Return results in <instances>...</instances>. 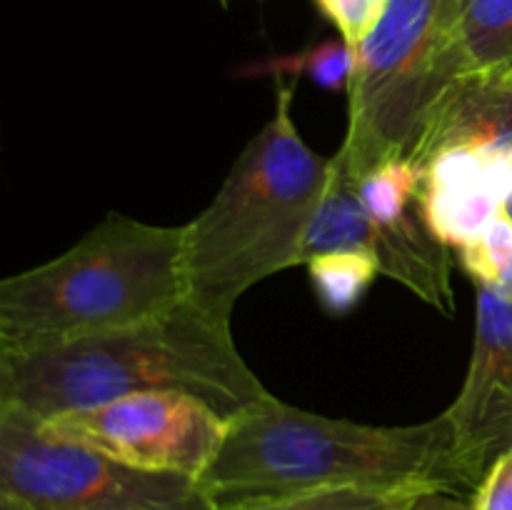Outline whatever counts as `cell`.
<instances>
[{
  "label": "cell",
  "mask_w": 512,
  "mask_h": 510,
  "mask_svg": "<svg viewBox=\"0 0 512 510\" xmlns=\"http://www.w3.org/2000/svg\"><path fill=\"white\" fill-rule=\"evenodd\" d=\"M200 483L215 508L330 488L460 498L478 488L445 413L415 425H363L293 408L275 395L230 420Z\"/></svg>",
  "instance_id": "6da1fadb"
},
{
  "label": "cell",
  "mask_w": 512,
  "mask_h": 510,
  "mask_svg": "<svg viewBox=\"0 0 512 510\" xmlns=\"http://www.w3.org/2000/svg\"><path fill=\"white\" fill-rule=\"evenodd\" d=\"M148 390L198 395L228 420L273 398L240 355L230 320L213 318L190 300L93 338L0 350V408L40 420Z\"/></svg>",
  "instance_id": "7a4b0ae2"
},
{
  "label": "cell",
  "mask_w": 512,
  "mask_h": 510,
  "mask_svg": "<svg viewBox=\"0 0 512 510\" xmlns=\"http://www.w3.org/2000/svg\"><path fill=\"white\" fill-rule=\"evenodd\" d=\"M298 80L275 83L268 123L248 140L208 208L185 223L188 300L230 320L253 285L305 263V240L330 183L293 118Z\"/></svg>",
  "instance_id": "3957f363"
},
{
  "label": "cell",
  "mask_w": 512,
  "mask_h": 510,
  "mask_svg": "<svg viewBox=\"0 0 512 510\" xmlns=\"http://www.w3.org/2000/svg\"><path fill=\"white\" fill-rule=\"evenodd\" d=\"M185 300V225L108 213L58 258L0 283V350L93 338Z\"/></svg>",
  "instance_id": "277c9868"
},
{
  "label": "cell",
  "mask_w": 512,
  "mask_h": 510,
  "mask_svg": "<svg viewBox=\"0 0 512 510\" xmlns=\"http://www.w3.org/2000/svg\"><path fill=\"white\" fill-rule=\"evenodd\" d=\"M458 23L460 0H390L358 48L338 150L355 180L385 160L413 158L443 100L470 73Z\"/></svg>",
  "instance_id": "5b68a950"
},
{
  "label": "cell",
  "mask_w": 512,
  "mask_h": 510,
  "mask_svg": "<svg viewBox=\"0 0 512 510\" xmlns=\"http://www.w3.org/2000/svg\"><path fill=\"white\" fill-rule=\"evenodd\" d=\"M0 490L35 510H218L198 478L55 438L18 408H0Z\"/></svg>",
  "instance_id": "8992f818"
},
{
  "label": "cell",
  "mask_w": 512,
  "mask_h": 510,
  "mask_svg": "<svg viewBox=\"0 0 512 510\" xmlns=\"http://www.w3.org/2000/svg\"><path fill=\"white\" fill-rule=\"evenodd\" d=\"M55 438L145 470L203 478L228 438L230 420L183 390H148L40 420Z\"/></svg>",
  "instance_id": "52a82bcc"
},
{
  "label": "cell",
  "mask_w": 512,
  "mask_h": 510,
  "mask_svg": "<svg viewBox=\"0 0 512 510\" xmlns=\"http://www.w3.org/2000/svg\"><path fill=\"white\" fill-rule=\"evenodd\" d=\"M475 335L463 388L445 415L465 468L480 483L488 465L512 448V298L475 285Z\"/></svg>",
  "instance_id": "ba28073f"
},
{
  "label": "cell",
  "mask_w": 512,
  "mask_h": 510,
  "mask_svg": "<svg viewBox=\"0 0 512 510\" xmlns=\"http://www.w3.org/2000/svg\"><path fill=\"white\" fill-rule=\"evenodd\" d=\"M413 160L423 168L420 215L450 250L473 243L512 200L510 145L455 140Z\"/></svg>",
  "instance_id": "9c48e42d"
},
{
  "label": "cell",
  "mask_w": 512,
  "mask_h": 510,
  "mask_svg": "<svg viewBox=\"0 0 512 510\" xmlns=\"http://www.w3.org/2000/svg\"><path fill=\"white\" fill-rule=\"evenodd\" d=\"M368 253L378 260L380 275L408 288L443 315H453L455 295L450 283V268H453L450 248L430 233L420 208L395 225L373 223Z\"/></svg>",
  "instance_id": "30bf717a"
},
{
  "label": "cell",
  "mask_w": 512,
  "mask_h": 510,
  "mask_svg": "<svg viewBox=\"0 0 512 510\" xmlns=\"http://www.w3.org/2000/svg\"><path fill=\"white\" fill-rule=\"evenodd\" d=\"M355 73V53L348 48L343 38L323 40L300 53L273 55V58L255 60L240 68L243 78H268L273 83L278 80H313L318 88L330 93H348Z\"/></svg>",
  "instance_id": "8fae6325"
},
{
  "label": "cell",
  "mask_w": 512,
  "mask_h": 510,
  "mask_svg": "<svg viewBox=\"0 0 512 510\" xmlns=\"http://www.w3.org/2000/svg\"><path fill=\"white\" fill-rule=\"evenodd\" d=\"M458 30L470 73L512 68V0H460Z\"/></svg>",
  "instance_id": "7c38bea8"
},
{
  "label": "cell",
  "mask_w": 512,
  "mask_h": 510,
  "mask_svg": "<svg viewBox=\"0 0 512 510\" xmlns=\"http://www.w3.org/2000/svg\"><path fill=\"white\" fill-rule=\"evenodd\" d=\"M305 268L320 308L335 318L358 308L380 275L378 260L368 250H330L310 258Z\"/></svg>",
  "instance_id": "4fadbf2b"
},
{
  "label": "cell",
  "mask_w": 512,
  "mask_h": 510,
  "mask_svg": "<svg viewBox=\"0 0 512 510\" xmlns=\"http://www.w3.org/2000/svg\"><path fill=\"white\" fill-rule=\"evenodd\" d=\"M420 188L423 168L413 158H393L358 180V198L373 223L395 225L418 208Z\"/></svg>",
  "instance_id": "5bb4252c"
},
{
  "label": "cell",
  "mask_w": 512,
  "mask_h": 510,
  "mask_svg": "<svg viewBox=\"0 0 512 510\" xmlns=\"http://www.w3.org/2000/svg\"><path fill=\"white\" fill-rule=\"evenodd\" d=\"M420 495L425 493L378 488H330L283 495V498L253 500V503H240L218 510H410Z\"/></svg>",
  "instance_id": "9a60e30c"
},
{
  "label": "cell",
  "mask_w": 512,
  "mask_h": 510,
  "mask_svg": "<svg viewBox=\"0 0 512 510\" xmlns=\"http://www.w3.org/2000/svg\"><path fill=\"white\" fill-rule=\"evenodd\" d=\"M460 265L475 285H490L512 298V220L500 213L473 243L458 250Z\"/></svg>",
  "instance_id": "2e32d148"
},
{
  "label": "cell",
  "mask_w": 512,
  "mask_h": 510,
  "mask_svg": "<svg viewBox=\"0 0 512 510\" xmlns=\"http://www.w3.org/2000/svg\"><path fill=\"white\" fill-rule=\"evenodd\" d=\"M318 13L338 30L353 53L373 35L390 0H313Z\"/></svg>",
  "instance_id": "e0dca14e"
},
{
  "label": "cell",
  "mask_w": 512,
  "mask_h": 510,
  "mask_svg": "<svg viewBox=\"0 0 512 510\" xmlns=\"http://www.w3.org/2000/svg\"><path fill=\"white\" fill-rule=\"evenodd\" d=\"M468 503L470 510H512V448L488 465Z\"/></svg>",
  "instance_id": "ac0fdd59"
},
{
  "label": "cell",
  "mask_w": 512,
  "mask_h": 510,
  "mask_svg": "<svg viewBox=\"0 0 512 510\" xmlns=\"http://www.w3.org/2000/svg\"><path fill=\"white\" fill-rule=\"evenodd\" d=\"M410 510H470L468 498L453 493H425Z\"/></svg>",
  "instance_id": "d6986e66"
},
{
  "label": "cell",
  "mask_w": 512,
  "mask_h": 510,
  "mask_svg": "<svg viewBox=\"0 0 512 510\" xmlns=\"http://www.w3.org/2000/svg\"><path fill=\"white\" fill-rule=\"evenodd\" d=\"M0 510H35V508L28 503V500H23V498H18V495L0 490Z\"/></svg>",
  "instance_id": "ffe728a7"
},
{
  "label": "cell",
  "mask_w": 512,
  "mask_h": 510,
  "mask_svg": "<svg viewBox=\"0 0 512 510\" xmlns=\"http://www.w3.org/2000/svg\"><path fill=\"white\" fill-rule=\"evenodd\" d=\"M505 213H508V215H510V220H512V200L508 203V208H505Z\"/></svg>",
  "instance_id": "44dd1931"
},
{
  "label": "cell",
  "mask_w": 512,
  "mask_h": 510,
  "mask_svg": "<svg viewBox=\"0 0 512 510\" xmlns=\"http://www.w3.org/2000/svg\"><path fill=\"white\" fill-rule=\"evenodd\" d=\"M223 3H225V0H223Z\"/></svg>",
  "instance_id": "7402d4cb"
}]
</instances>
